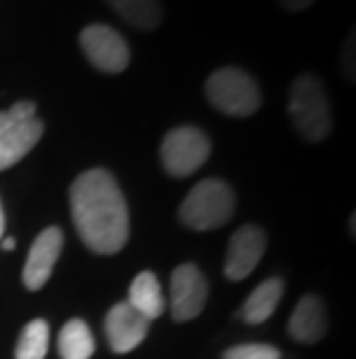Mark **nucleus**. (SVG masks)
<instances>
[{"label": "nucleus", "instance_id": "1", "mask_svg": "<svg viewBox=\"0 0 356 359\" xmlns=\"http://www.w3.org/2000/svg\"><path fill=\"white\" fill-rule=\"evenodd\" d=\"M74 227L88 250L113 255L130 239L127 202L118 181L107 170H88L74 179L70 188Z\"/></svg>", "mask_w": 356, "mask_h": 359}, {"label": "nucleus", "instance_id": "21", "mask_svg": "<svg viewBox=\"0 0 356 359\" xmlns=\"http://www.w3.org/2000/svg\"><path fill=\"white\" fill-rule=\"evenodd\" d=\"M3 241V250H14L17 248V241L12 239V236H7V239H0Z\"/></svg>", "mask_w": 356, "mask_h": 359}, {"label": "nucleus", "instance_id": "9", "mask_svg": "<svg viewBox=\"0 0 356 359\" xmlns=\"http://www.w3.org/2000/svg\"><path fill=\"white\" fill-rule=\"evenodd\" d=\"M266 250V234L257 225H243L229 239L225 257V276L229 280H243L255 271Z\"/></svg>", "mask_w": 356, "mask_h": 359}, {"label": "nucleus", "instance_id": "12", "mask_svg": "<svg viewBox=\"0 0 356 359\" xmlns=\"http://www.w3.org/2000/svg\"><path fill=\"white\" fill-rule=\"evenodd\" d=\"M327 309H324L322 299L315 294H306L294 309L287 332L299 343H317L327 334Z\"/></svg>", "mask_w": 356, "mask_h": 359}, {"label": "nucleus", "instance_id": "5", "mask_svg": "<svg viewBox=\"0 0 356 359\" xmlns=\"http://www.w3.org/2000/svg\"><path fill=\"white\" fill-rule=\"evenodd\" d=\"M206 97L227 116L245 118L262 107L259 83L241 67H220L206 81Z\"/></svg>", "mask_w": 356, "mask_h": 359}, {"label": "nucleus", "instance_id": "6", "mask_svg": "<svg viewBox=\"0 0 356 359\" xmlns=\"http://www.w3.org/2000/svg\"><path fill=\"white\" fill-rule=\"evenodd\" d=\"M211 156V142L199 128L178 126L169 130L162 140L160 160L166 174L173 179H185L194 174Z\"/></svg>", "mask_w": 356, "mask_h": 359}, {"label": "nucleus", "instance_id": "7", "mask_svg": "<svg viewBox=\"0 0 356 359\" xmlns=\"http://www.w3.org/2000/svg\"><path fill=\"white\" fill-rule=\"evenodd\" d=\"M79 44L90 65L100 72L118 74L130 65V47H127L125 37L107 24L86 26L79 35Z\"/></svg>", "mask_w": 356, "mask_h": 359}, {"label": "nucleus", "instance_id": "11", "mask_svg": "<svg viewBox=\"0 0 356 359\" xmlns=\"http://www.w3.org/2000/svg\"><path fill=\"white\" fill-rule=\"evenodd\" d=\"M60 250H63V230L60 227H47V230L37 234L24 266V285L30 292L47 285L60 257Z\"/></svg>", "mask_w": 356, "mask_h": 359}, {"label": "nucleus", "instance_id": "13", "mask_svg": "<svg viewBox=\"0 0 356 359\" xmlns=\"http://www.w3.org/2000/svg\"><path fill=\"white\" fill-rule=\"evenodd\" d=\"M283 292H285V283L283 278H269L259 283L250 297L245 299V304L241 306V311L236 316L243 320L248 325H262L273 316L280 299H283Z\"/></svg>", "mask_w": 356, "mask_h": 359}, {"label": "nucleus", "instance_id": "20", "mask_svg": "<svg viewBox=\"0 0 356 359\" xmlns=\"http://www.w3.org/2000/svg\"><path fill=\"white\" fill-rule=\"evenodd\" d=\"M315 0H278V5L287 12H303L313 5Z\"/></svg>", "mask_w": 356, "mask_h": 359}, {"label": "nucleus", "instance_id": "18", "mask_svg": "<svg viewBox=\"0 0 356 359\" xmlns=\"http://www.w3.org/2000/svg\"><path fill=\"white\" fill-rule=\"evenodd\" d=\"M222 359H280V350L269 343H243L225 350Z\"/></svg>", "mask_w": 356, "mask_h": 359}, {"label": "nucleus", "instance_id": "17", "mask_svg": "<svg viewBox=\"0 0 356 359\" xmlns=\"http://www.w3.org/2000/svg\"><path fill=\"white\" fill-rule=\"evenodd\" d=\"M49 350V325L47 320H33L19 336L14 359H44Z\"/></svg>", "mask_w": 356, "mask_h": 359}, {"label": "nucleus", "instance_id": "10", "mask_svg": "<svg viewBox=\"0 0 356 359\" xmlns=\"http://www.w3.org/2000/svg\"><path fill=\"white\" fill-rule=\"evenodd\" d=\"M150 330V320L143 318L139 311H134L127 302L113 304L111 311L104 318V332L113 353L125 355L139 346L146 339Z\"/></svg>", "mask_w": 356, "mask_h": 359}, {"label": "nucleus", "instance_id": "15", "mask_svg": "<svg viewBox=\"0 0 356 359\" xmlns=\"http://www.w3.org/2000/svg\"><path fill=\"white\" fill-rule=\"evenodd\" d=\"M104 3L123 21L141 30H155L164 17L160 0H104Z\"/></svg>", "mask_w": 356, "mask_h": 359}, {"label": "nucleus", "instance_id": "3", "mask_svg": "<svg viewBox=\"0 0 356 359\" xmlns=\"http://www.w3.org/2000/svg\"><path fill=\"white\" fill-rule=\"evenodd\" d=\"M234 206H236V197L229 183L220 179H204L187 193L178 209V216L190 230L208 232L229 223Z\"/></svg>", "mask_w": 356, "mask_h": 359}, {"label": "nucleus", "instance_id": "2", "mask_svg": "<svg viewBox=\"0 0 356 359\" xmlns=\"http://www.w3.org/2000/svg\"><path fill=\"white\" fill-rule=\"evenodd\" d=\"M294 128L306 142H322L331 135L333 116L331 102L317 74H299L290 88V104H287Z\"/></svg>", "mask_w": 356, "mask_h": 359}, {"label": "nucleus", "instance_id": "19", "mask_svg": "<svg viewBox=\"0 0 356 359\" xmlns=\"http://www.w3.org/2000/svg\"><path fill=\"white\" fill-rule=\"evenodd\" d=\"M343 72L345 77H350V81H354V30L350 33V40H345L343 47Z\"/></svg>", "mask_w": 356, "mask_h": 359}, {"label": "nucleus", "instance_id": "4", "mask_svg": "<svg viewBox=\"0 0 356 359\" xmlns=\"http://www.w3.org/2000/svg\"><path fill=\"white\" fill-rule=\"evenodd\" d=\"M35 111L37 104L30 100H19L7 111H0V172L24 160L42 140L44 123Z\"/></svg>", "mask_w": 356, "mask_h": 359}, {"label": "nucleus", "instance_id": "22", "mask_svg": "<svg viewBox=\"0 0 356 359\" xmlns=\"http://www.w3.org/2000/svg\"><path fill=\"white\" fill-rule=\"evenodd\" d=\"M5 234V211H3V204H0V239Z\"/></svg>", "mask_w": 356, "mask_h": 359}, {"label": "nucleus", "instance_id": "16", "mask_svg": "<svg viewBox=\"0 0 356 359\" xmlns=\"http://www.w3.org/2000/svg\"><path fill=\"white\" fill-rule=\"evenodd\" d=\"M60 359H90L95 353V339L83 320H70L58 334Z\"/></svg>", "mask_w": 356, "mask_h": 359}, {"label": "nucleus", "instance_id": "8", "mask_svg": "<svg viewBox=\"0 0 356 359\" xmlns=\"http://www.w3.org/2000/svg\"><path fill=\"white\" fill-rule=\"evenodd\" d=\"M171 318L176 323H187L197 318L206 306L208 299V280L197 264H180L171 273Z\"/></svg>", "mask_w": 356, "mask_h": 359}, {"label": "nucleus", "instance_id": "14", "mask_svg": "<svg viewBox=\"0 0 356 359\" xmlns=\"http://www.w3.org/2000/svg\"><path fill=\"white\" fill-rule=\"evenodd\" d=\"M127 304H130L134 311H139L143 318H148L150 323L162 316L166 304H164L162 285L153 271H141L139 276L132 280Z\"/></svg>", "mask_w": 356, "mask_h": 359}]
</instances>
